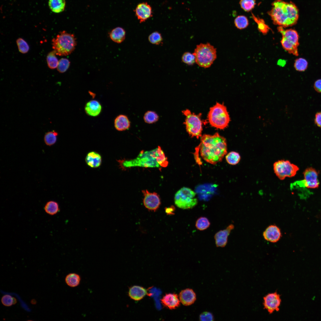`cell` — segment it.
Returning a JSON list of instances; mask_svg holds the SVG:
<instances>
[{
    "label": "cell",
    "mask_w": 321,
    "mask_h": 321,
    "mask_svg": "<svg viewBox=\"0 0 321 321\" xmlns=\"http://www.w3.org/2000/svg\"><path fill=\"white\" fill-rule=\"evenodd\" d=\"M308 65V62L305 59L303 58H299L296 59L295 61L294 67L297 71L302 72L307 69Z\"/></svg>",
    "instance_id": "cell-31"
},
{
    "label": "cell",
    "mask_w": 321,
    "mask_h": 321,
    "mask_svg": "<svg viewBox=\"0 0 321 321\" xmlns=\"http://www.w3.org/2000/svg\"><path fill=\"white\" fill-rule=\"evenodd\" d=\"M161 301L164 306L171 310L175 309L179 307L181 302L178 295L175 293L166 294Z\"/></svg>",
    "instance_id": "cell-17"
},
{
    "label": "cell",
    "mask_w": 321,
    "mask_h": 321,
    "mask_svg": "<svg viewBox=\"0 0 321 321\" xmlns=\"http://www.w3.org/2000/svg\"><path fill=\"white\" fill-rule=\"evenodd\" d=\"M102 110L100 103L95 100H92L87 102L85 107L86 113L89 116L96 117L98 116Z\"/></svg>",
    "instance_id": "cell-19"
},
{
    "label": "cell",
    "mask_w": 321,
    "mask_h": 321,
    "mask_svg": "<svg viewBox=\"0 0 321 321\" xmlns=\"http://www.w3.org/2000/svg\"><path fill=\"white\" fill-rule=\"evenodd\" d=\"M147 290L143 287L134 286L129 289L128 295L132 299L138 301L142 299L147 294Z\"/></svg>",
    "instance_id": "cell-22"
},
{
    "label": "cell",
    "mask_w": 321,
    "mask_h": 321,
    "mask_svg": "<svg viewBox=\"0 0 321 321\" xmlns=\"http://www.w3.org/2000/svg\"><path fill=\"white\" fill-rule=\"evenodd\" d=\"M210 224V221L207 218L201 217L196 220L195 226L199 230L203 231L208 228Z\"/></svg>",
    "instance_id": "cell-32"
},
{
    "label": "cell",
    "mask_w": 321,
    "mask_h": 321,
    "mask_svg": "<svg viewBox=\"0 0 321 321\" xmlns=\"http://www.w3.org/2000/svg\"><path fill=\"white\" fill-rule=\"evenodd\" d=\"M148 40L152 44L159 45L163 43V38L161 34L157 31L151 33L148 37Z\"/></svg>",
    "instance_id": "cell-30"
},
{
    "label": "cell",
    "mask_w": 321,
    "mask_h": 321,
    "mask_svg": "<svg viewBox=\"0 0 321 321\" xmlns=\"http://www.w3.org/2000/svg\"><path fill=\"white\" fill-rule=\"evenodd\" d=\"M70 64V62L68 59L62 58L59 60L57 70L60 73H64L68 70Z\"/></svg>",
    "instance_id": "cell-36"
},
{
    "label": "cell",
    "mask_w": 321,
    "mask_h": 321,
    "mask_svg": "<svg viewBox=\"0 0 321 321\" xmlns=\"http://www.w3.org/2000/svg\"><path fill=\"white\" fill-rule=\"evenodd\" d=\"M125 30L123 28L120 27L114 28L109 34L111 39L114 42L118 43L122 42L125 40Z\"/></svg>",
    "instance_id": "cell-23"
},
{
    "label": "cell",
    "mask_w": 321,
    "mask_h": 321,
    "mask_svg": "<svg viewBox=\"0 0 321 321\" xmlns=\"http://www.w3.org/2000/svg\"><path fill=\"white\" fill-rule=\"evenodd\" d=\"M235 24L238 29H241L246 28L248 25V21L247 18L244 15L237 17L234 21Z\"/></svg>",
    "instance_id": "cell-34"
},
{
    "label": "cell",
    "mask_w": 321,
    "mask_h": 321,
    "mask_svg": "<svg viewBox=\"0 0 321 321\" xmlns=\"http://www.w3.org/2000/svg\"><path fill=\"white\" fill-rule=\"evenodd\" d=\"M314 87L316 92L321 93V79H318L314 82Z\"/></svg>",
    "instance_id": "cell-43"
},
{
    "label": "cell",
    "mask_w": 321,
    "mask_h": 321,
    "mask_svg": "<svg viewBox=\"0 0 321 321\" xmlns=\"http://www.w3.org/2000/svg\"><path fill=\"white\" fill-rule=\"evenodd\" d=\"M281 302L280 295L277 292L268 293L263 298L264 309L272 314L279 311Z\"/></svg>",
    "instance_id": "cell-11"
},
{
    "label": "cell",
    "mask_w": 321,
    "mask_h": 321,
    "mask_svg": "<svg viewBox=\"0 0 321 321\" xmlns=\"http://www.w3.org/2000/svg\"><path fill=\"white\" fill-rule=\"evenodd\" d=\"M181 303L185 306H188L193 304L196 299V293L191 289L187 288L182 290L179 295Z\"/></svg>",
    "instance_id": "cell-18"
},
{
    "label": "cell",
    "mask_w": 321,
    "mask_h": 321,
    "mask_svg": "<svg viewBox=\"0 0 321 321\" xmlns=\"http://www.w3.org/2000/svg\"><path fill=\"white\" fill-rule=\"evenodd\" d=\"M234 228V225L230 224L226 229L220 230L215 234L214 237L217 247H223L226 246L228 236Z\"/></svg>",
    "instance_id": "cell-16"
},
{
    "label": "cell",
    "mask_w": 321,
    "mask_h": 321,
    "mask_svg": "<svg viewBox=\"0 0 321 321\" xmlns=\"http://www.w3.org/2000/svg\"><path fill=\"white\" fill-rule=\"evenodd\" d=\"M182 62L188 65H192L196 62L195 56L193 54L189 52H186L182 57Z\"/></svg>",
    "instance_id": "cell-39"
},
{
    "label": "cell",
    "mask_w": 321,
    "mask_h": 321,
    "mask_svg": "<svg viewBox=\"0 0 321 321\" xmlns=\"http://www.w3.org/2000/svg\"><path fill=\"white\" fill-rule=\"evenodd\" d=\"M130 122L128 117L123 114H120L115 119L114 125L116 129L119 131L128 130L130 126Z\"/></svg>",
    "instance_id": "cell-21"
},
{
    "label": "cell",
    "mask_w": 321,
    "mask_h": 321,
    "mask_svg": "<svg viewBox=\"0 0 321 321\" xmlns=\"http://www.w3.org/2000/svg\"><path fill=\"white\" fill-rule=\"evenodd\" d=\"M44 209L46 213L51 215L56 214L60 210L58 203L53 200L47 202L44 206Z\"/></svg>",
    "instance_id": "cell-25"
},
{
    "label": "cell",
    "mask_w": 321,
    "mask_h": 321,
    "mask_svg": "<svg viewBox=\"0 0 321 321\" xmlns=\"http://www.w3.org/2000/svg\"><path fill=\"white\" fill-rule=\"evenodd\" d=\"M240 4L244 11L249 12L253 9L256 4L255 0H240Z\"/></svg>",
    "instance_id": "cell-38"
},
{
    "label": "cell",
    "mask_w": 321,
    "mask_h": 321,
    "mask_svg": "<svg viewBox=\"0 0 321 321\" xmlns=\"http://www.w3.org/2000/svg\"><path fill=\"white\" fill-rule=\"evenodd\" d=\"M283 27L279 26L277 29L282 35L281 41L283 48L290 54L298 56V47L299 45V36L296 30L292 29L284 30Z\"/></svg>",
    "instance_id": "cell-7"
},
{
    "label": "cell",
    "mask_w": 321,
    "mask_h": 321,
    "mask_svg": "<svg viewBox=\"0 0 321 321\" xmlns=\"http://www.w3.org/2000/svg\"><path fill=\"white\" fill-rule=\"evenodd\" d=\"M207 118L212 126L221 130L226 128L230 121L226 107L223 104L218 103L210 108Z\"/></svg>",
    "instance_id": "cell-5"
},
{
    "label": "cell",
    "mask_w": 321,
    "mask_h": 321,
    "mask_svg": "<svg viewBox=\"0 0 321 321\" xmlns=\"http://www.w3.org/2000/svg\"><path fill=\"white\" fill-rule=\"evenodd\" d=\"M142 192L144 196L143 202L144 206L150 210L156 211L161 204L159 195L155 192H150L147 190H142Z\"/></svg>",
    "instance_id": "cell-12"
},
{
    "label": "cell",
    "mask_w": 321,
    "mask_h": 321,
    "mask_svg": "<svg viewBox=\"0 0 321 321\" xmlns=\"http://www.w3.org/2000/svg\"><path fill=\"white\" fill-rule=\"evenodd\" d=\"M314 122L317 126L321 128V112H318L316 114Z\"/></svg>",
    "instance_id": "cell-42"
},
{
    "label": "cell",
    "mask_w": 321,
    "mask_h": 321,
    "mask_svg": "<svg viewBox=\"0 0 321 321\" xmlns=\"http://www.w3.org/2000/svg\"><path fill=\"white\" fill-rule=\"evenodd\" d=\"M48 4L50 10L55 13L62 12L66 6L65 0H49Z\"/></svg>",
    "instance_id": "cell-24"
},
{
    "label": "cell",
    "mask_w": 321,
    "mask_h": 321,
    "mask_svg": "<svg viewBox=\"0 0 321 321\" xmlns=\"http://www.w3.org/2000/svg\"><path fill=\"white\" fill-rule=\"evenodd\" d=\"M85 161L89 166L96 168L101 165L102 158L101 155L98 152L92 151L88 153L86 157Z\"/></svg>",
    "instance_id": "cell-20"
},
{
    "label": "cell",
    "mask_w": 321,
    "mask_h": 321,
    "mask_svg": "<svg viewBox=\"0 0 321 321\" xmlns=\"http://www.w3.org/2000/svg\"><path fill=\"white\" fill-rule=\"evenodd\" d=\"M182 112L185 117L184 123L187 132L192 137L197 139L201 137L203 123L200 114L192 113L188 109L183 110Z\"/></svg>",
    "instance_id": "cell-9"
},
{
    "label": "cell",
    "mask_w": 321,
    "mask_h": 321,
    "mask_svg": "<svg viewBox=\"0 0 321 321\" xmlns=\"http://www.w3.org/2000/svg\"><path fill=\"white\" fill-rule=\"evenodd\" d=\"M19 51L23 54L27 53L29 51V47L27 43L23 38H19L16 41Z\"/></svg>",
    "instance_id": "cell-37"
},
{
    "label": "cell",
    "mask_w": 321,
    "mask_h": 321,
    "mask_svg": "<svg viewBox=\"0 0 321 321\" xmlns=\"http://www.w3.org/2000/svg\"><path fill=\"white\" fill-rule=\"evenodd\" d=\"M252 17L257 23L258 28L259 31L263 34H265L268 33L270 29L269 27L265 23L262 19L256 17L254 15H252Z\"/></svg>",
    "instance_id": "cell-35"
},
{
    "label": "cell",
    "mask_w": 321,
    "mask_h": 321,
    "mask_svg": "<svg viewBox=\"0 0 321 321\" xmlns=\"http://www.w3.org/2000/svg\"><path fill=\"white\" fill-rule=\"evenodd\" d=\"M117 161L123 169L136 166L160 168L166 167L168 164L167 158L160 146L150 151L141 150L135 158Z\"/></svg>",
    "instance_id": "cell-2"
},
{
    "label": "cell",
    "mask_w": 321,
    "mask_h": 321,
    "mask_svg": "<svg viewBox=\"0 0 321 321\" xmlns=\"http://www.w3.org/2000/svg\"><path fill=\"white\" fill-rule=\"evenodd\" d=\"M263 235L266 240L275 243L280 239L282 235L281 230L278 226L275 225H271L263 232Z\"/></svg>",
    "instance_id": "cell-15"
},
{
    "label": "cell",
    "mask_w": 321,
    "mask_h": 321,
    "mask_svg": "<svg viewBox=\"0 0 321 321\" xmlns=\"http://www.w3.org/2000/svg\"><path fill=\"white\" fill-rule=\"evenodd\" d=\"M199 320L201 321H213L214 318L213 314L210 312L204 311L199 315Z\"/></svg>",
    "instance_id": "cell-41"
},
{
    "label": "cell",
    "mask_w": 321,
    "mask_h": 321,
    "mask_svg": "<svg viewBox=\"0 0 321 321\" xmlns=\"http://www.w3.org/2000/svg\"><path fill=\"white\" fill-rule=\"evenodd\" d=\"M196 193L191 189L183 187L177 191L174 197V203L178 207L183 209H191L197 204Z\"/></svg>",
    "instance_id": "cell-8"
},
{
    "label": "cell",
    "mask_w": 321,
    "mask_h": 321,
    "mask_svg": "<svg viewBox=\"0 0 321 321\" xmlns=\"http://www.w3.org/2000/svg\"><path fill=\"white\" fill-rule=\"evenodd\" d=\"M193 54L196 63L204 68L210 67L217 57L216 49L209 43L197 45Z\"/></svg>",
    "instance_id": "cell-6"
},
{
    "label": "cell",
    "mask_w": 321,
    "mask_h": 321,
    "mask_svg": "<svg viewBox=\"0 0 321 321\" xmlns=\"http://www.w3.org/2000/svg\"><path fill=\"white\" fill-rule=\"evenodd\" d=\"M227 163L229 164L234 165L238 164L240 162L241 157L238 152L231 151L226 154L225 157Z\"/></svg>",
    "instance_id": "cell-29"
},
{
    "label": "cell",
    "mask_w": 321,
    "mask_h": 321,
    "mask_svg": "<svg viewBox=\"0 0 321 321\" xmlns=\"http://www.w3.org/2000/svg\"><path fill=\"white\" fill-rule=\"evenodd\" d=\"M65 281L69 286L74 287L78 286L80 284L81 278L78 274L72 273L67 275L65 278Z\"/></svg>",
    "instance_id": "cell-26"
},
{
    "label": "cell",
    "mask_w": 321,
    "mask_h": 321,
    "mask_svg": "<svg viewBox=\"0 0 321 321\" xmlns=\"http://www.w3.org/2000/svg\"><path fill=\"white\" fill-rule=\"evenodd\" d=\"M273 169L276 176L281 180L287 177L294 176L299 170L298 167L288 160H279L273 164Z\"/></svg>",
    "instance_id": "cell-10"
},
{
    "label": "cell",
    "mask_w": 321,
    "mask_h": 321,
    "mask_svg": "<svg viewBox=\"0 0 321 321\" xmlns=\"http://www.w3.org/2000/svg\"><path fill=\"white\" fill-rule=\"evenodd\" d=\"M52 47L56 54L66 56L70 54L75 50L77 45L75 36L65 31L60 32L52 40Z\"/></svg>",
    "instance_id": "cell-4"
},
{
    "label": "cell",
    "mask_w": 321,
    "mask_h": 321,
    "mask_svg": "<svg viewBox=\"0 0 321 321\" xmlns=\"http://www.w3.org/2000/svg\"><path fill=\"white\" fill-rule=\"evenodd\" d=\"M1 302L4 306H10L15 304L17 302L16 299L9 295H3L1 298Z\"/></svg>",
    "instance_id": "cell-40"
},
{
    "label": "cell",
    "mask_w": 321,
    "mask_h": 321,
    "mask_svg": "<svg viewBox=\"0 0 321 321\" xmlns=\"http://www.w3.org/2000/svg\"><path fill=\"white\" fill-rule=\"evenodd\" d=\"M56 52L53 50L49 52L46 57V61L49 68L54 69L57 68L59 60L56 56Z\"/></svg>",
    "instance_id": "cell-28"
},
{
    "label": "cell",
    "mask_w": 321,
    "mask_h": 321,
    "mask_svg": "<svg viewBox=\"0 0 321 321\" xmlns=\"http://www.w3.org/2000/svg\"><path fill=\"white\" fill-rule=\"evenodd\" d=\"M136 15L140 23L145 22L152 16L151 7L147 2L139 4L135 10Z\"/></svg>",
    "instance_id": "cell-14"
},
{
    "label": "cell",
    "mask_w": 321,
    "mask_h": 321,
    "mask_svg": "<svg viewBox=\"0 0 321 321\" xmlns=\"http://www.w3.org/2000/svg\"><path fill=\"white\" fill-rule=\"evenodd\" d=\"M195 149L194 156L197 163L200 157L206 162L215 165L221 161L227 153L226 141L218 133L213 135L204 134Z\"/></svg>",
    "instance_id": "cell-1"
},
{
    "label": "cell",
    "mask_w": 321,
    "mask_h": 321,
    "mask_svg": "<svg viewBox=\"0 0 321 321\" xmlns=\"http://www.w3.org/2000/svg\"><path fill=\"white\" fill-rule=\"evenodd\" d=\"M159 117L157 113L153 111H149L146 112L144 116L145 122L148 124H152L157 122Z\"/></svg>",
    "instance_id": "cell-33"
},
{
    "label": "cell",
    "mask_w": 321,
    "mask_h": 321,
    "mask_svg": "<svg viewBox=\"0 0 321 321\" xmlns=\"http://www.w3.org/2000/svg\"><path fill=\"white\" fill-rule=\"evenodd\" d=\"M58 133L55 130L46 133L44 137V141L47 146H51L55 144L57 140Z\"/></svg>",
    "instance_id": "cell-27"
},
{
    "label": "cell",
    "mask_w": 321,
    "mask_h": 321,
    "mask_svg": "<svg viewBox=\"0 0 321 321\" xmlns=\"http://www.w3.org/2000/svg\"><path fill=\"white\" fill-rule=\"evenodd\" d=\"M268 14L274 24L286 27L295 24L299 17L298 11L292 2L275 0Z\"/></svg>",
    "instance_id": "cell-3"
},
{
    "label": "cell",
    "mask_w": 321,
    "mask_h": 321,
    "mask_svg": "<svg viewBox=\"0 0 321 321\" xmlns=\"http://www.w3.org/2000/svg\"><path fill=\"white\" fill-rule=\"evenodd\" d=\"M303 174L305 186L311 188L318 187L319 183L317 179L318 173L315 169L312 167L307 168L305 170Z\"/></svg>",
    "instance_id": "cell-13"
}]
</instances>
